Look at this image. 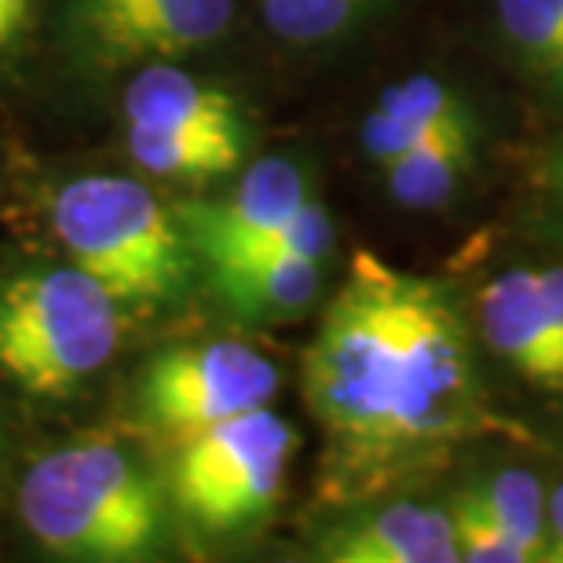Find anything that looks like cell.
Returning a JSON list of instances; mask_svg holds the SVG:
<instances>
[{"instance_id":"obj_5","label":"cell","mask_w":563,"mask_h":563,"mask_svg":"<svg viewBox=\"0 0 563 563\" xmlns=\"http://www.w3.org/2000/svg\"><path fill=\"white\" fill-rule=\"evenodd\" d=\"M297 428L272 407L239 413L176 443L168 490L206 534H234L267 520L297 454Z\"/></svg>"},{"instance_id":"obj_6","label":"cell","mask_w":563,"mask_h":563,"mask_svg":"<svg viewBox=\"0 0 563 563\" xmlns=\"http://www.w3.org/2000/svg\"><path fill=\"white\" fill-rule=\"evenodd\" d=\"M278 385L272 358L234 336L168 344L132 380V413L151 435L184 443L220 421L272 407Z\"/></svg>"},{"instance_id":"obj_11","label":"cell","mask_w":563,"mask_h":563,"mask_svg":"<svg viewBox=\"0 0 563 563\" xmlns=\"http://www.w3.org/2000/svg\"><path fill=\"white\" fill-rule=\"evenodd\" d=\"M129 125L250 132L239 103L217 85H206L173 63H146L125 88Z\"/></svg>"},{"instance_id":"obj_12","label":"cell","mask_w":563,"mask_h":563,"mask_svg":"<svg viewBox=\"0 0 563 563\" xmlns=\"http://www.w3.org/2000/svg\"><path fill=\"white\" fill-rule=\"evenodd\" d=\"M212 292L245 322H282L308 311L322 289V261L314 256H272L250 264L209 267Z\"/></svg>"},{"instance_id":"obj_23","label":"cell","mask_w":563,"mask_h":563,"mask_svg":"<svg viewBox=\"0 0 563 563\" xmlns=\"http://www.w3.org/2000/svg\"><path fill=\"white\" fill-rule=\"evenodd\" d=\"M538 282H542L549 319H553V330H556L560 347H563V267H545V272H538Z\"/></svg>"},{"instance_id":"obj_14","label":"cell","mask_w":563,"mask_h":563,"mask_svg":"<svg viewBox=\"0 0 563 563\" xmlns=\"http://www.w3.org/2000/svg\"><path fill=\"white\" fill-rule=\"evenodd\" d=\"M472 162H476V129H465L413 146L410 154L396 157L380 173H385L388 190L396 195L399 206L439 209L465 179Z\"/></svg>"},{"instance_id":"obj_13","label":"cell","mask_w":563,"mask_h":563,"mask_svg":"<svg viewBox=\"0 0 563 563\" xmlns=\"http://www.w3.org/2000/svg\"><path fill=\"white\" fill-rule=\"evenodd\" d=\"M129 154L146 176L173 184H209L231 176L250 154V132L129 125Z\"/></svg>"},{"instance_id":"obj_16","label":"cell","mask_w":563,"mask_h":563,"mask_svg":"<svg viewBox=\"0 0 563 563\" xmlns=\"http://www.w3.org/2000/svg\"><path fill=\"white\" fill-rule=\"evenodd\" d=\"M498 22L523 63L563 88V0H498Z\"/></svg>"},{"instance_id":"obj_20","label":"cell","mask_w":563,"mask_h":563,"mask_svg":"<svg viewBox=\"0 0 563 563\" xmlns=\"http://www.w3.org/2000/svg\"><path fill=\"white\" fill-rule=\"evenodd\" d=\"M143 4H146V0H66L63 37H66V44H70V52H74V48H81L92 33L103 30L107 22L129 15V11H136Z\"/></svg>"},{"instance_id":"obj_24","label":"cell","mask_w":563,"mask_h":563,"mask_svg":"<svg viewBox=\"0 0 563 563\" xmlns=\"http://www.w3.org/2000/svg\"><path fill=\"white\" fill-rule=\"evenodd\" d=\"M549 179H553L556 195L563 198V154H556V157H553V165H549Z\"/></svg>"},{"instance_id":"obj_9","label":"cell","mask_w":563,"mask_h":563,"mask_svg":"<svg viewBox=\"0 0 563 563\" xmlns=\"http://www.w3.org/2000/svg\"><path fill=\"white\" fill-rule=\"evenodd\" d=\"M479 330L494 355H501L523 380L563 391V347L549 319L538 272L516 267L483 286Z\"/></svg>"},{"instance_id":"obj_22","label":"cell","mask_w":563,"mask_h":563,"mask_svg":"<svg viewBox=\"0 0 563 563\" xmlns=\"http://www.w3.org/2000/svg\"><path fill=\"white\" fill-rule=\"evenodd\" d=\"M33 11V0H0V52L19 41Z\"/></svg>"},{"instance_id":"obj_4","label":"cell","mask_w":563,"mask_h":563,"mask_svg":"<svg viewBox=\"0 0 563 563\" xmlns=\"http://www.w3.org/2000/svg\"><path fill=\"white\" fill-rule=\"evenodd\" d=\"M125 333V308L74 264L0 278V374L33 399L77 396Z\"/></svg>"},{"instance_id":"obj_8","label":"cell","mask_w":563,"mask_h":563,"mask_svg":"<svg viewBox=\"0 0 563 563\" xmlns=\"http://www.w3.org/2000/svg\"><path fill=\"white\" fill-rule=\"evenodd\" d=\"M231 15L234 0H146L143 8L107 22L81 48H74V55L96 70L173 63L223 37Z\"/></svg>"},{"instance_id":"obj_18","label":"cell","mask_w":563,"mask_h":563,"mask_svg":"<svg viewBox=\"0 0 563 563\" xmlns=\"http://www.w3.org/2000/svg\"><path fill=\"white\" fill-rule=\"evenodd\" d=\"M377 107L385 114L399 118V121H410L418 129H465V125H476L472 118V107L461 99L454 88L443 85L439 77H407L399 85H388L380 92Z\"/></svg>"},{"instance_id":"obj_17","label":"cell","mask_w":563,"mask_h":563,"mask_svg":"<svg viewBox=\"0 0 563 563\" xmlns=\"http://www.w3.org/2000/svg\"><path fill=\"white\" fill-rule=\"evenodd\" d=\"M267 30L289 44H319L344 33L380 0H256Z\"/></svg>"},{"instance_id":"obj_25","label":"cell","mask_w":563,"mask_h":563,"mask_svg":"<svg viewBox=\"0 0 563 563\" xmlns=\"http://www.w3.org/2000/svg\"><path fill=\"white\" fill-rule=\"evenodd\" d=\"M0 454H4V424H0Z\"/></svg>"},{"instance_id":"obj_19","label":"cell","mask_w":563,"mask_h":563,"mask_svg":"<svg viewBox=\"0 0 563 563\" xmlns=\"http://www.w3.org/2000/svg\"><path fill=\"white\" fill-rule=\"evenodd\" d=\"M450 523H454L457 560L465 563H527L534 553L523 542H516L509 531H501L490 516H483L465 494H454L450 501Z\"/></svg>"},{"instance_id":"obj_15","label":"cell","mask_w":563,"mask_h":563,"mask_svg":"<svg viewBox=\"0 0 563 563\" xmlns=\"http://www.w3.org/2000/svg\"><path fill=\"white\" fill-rule=\"evenodd\" d=\"M461 494L476 505L483 516H490L501 531H509L516 542H523L534 553V560H542L545 549V494L534 472L523 468H501L490 472L468 487H461Z\"/></svg>"},{"instance_id":"obj_10","label":"cell","mask_w":563,"mask_h":563,"mask_svg":"<svg viewBox=\"0 0 563 563\" xmlns=\"http://www.w3.org/2000/svg\"><path fill=\"white\" fill-rule=\"evenodd\" d=\"M314 556L330 563H457V542L446 509L399 501L330 527Z\"/></svg>"},{"instance_id":"obj_2","label":"cell","mask_w":563,"mask_h":563,"mask_svg":"<svg viewBox=\"0 0 563 563\" xmlns=\"http://www.w3.org/2000/svg\"><path fill=\"white\" fill-rule=\"evenodd\" d=\"M19 520L44 553L81 563H140L165 545V498L121 439L55 446L19 483Z\"/></svg>"},{"instance_id":"obj_7","label":"cell","mask_w":563,"mask_h":563,"mask_svg":"<svg viewBox=\"0 0 563 563\" xmlns=\"http://www.w3.org/2000/svg\"><path fill=\"white\" fill-rule=\"evenodd\" d=\"M311 198V184L297 162H289V157H264V162H256L242 176V184L223 201L176 206V217L184 223L195 256L212 261V256L278 231Z\"/></svg>"},{"instance_id":"obj_26","label":"cell","mask_w":563,"mask_h":563,"mask_svg":"<svg viewBox=\"0 0 563 563\" xmlns=\"http://www.w3.org/2000/svg\"><path fill=\"white\" fill-rule=\"evenodd\" d=\"M560 154H563V146H560Z\"/></svg>"},{"instance_id":"obj_21","label":"cell","mask_w":563,"mask_h":563,"mask_svg":"<svg viewBox=\"0 0 563 563\" xmlns=\"http://www.w3.org/2000/svg\"><path fill=\"white\" fill-rule=\"evenodd\" d=\"M542 560L563 563V483L545 498V549Z\"/></svg>"},{"instance_id":"obj_3","label":"cell","mask_w":563,"mask_h":563,"mask_svg":"<svg viewBox=\"0 0 563 563\" xmlns=\"http://www.w3.org/2000/svg\"><path fill=\"white\" fill-rule=\"evenodd\" d=\"M52 231L66 264L96 278L121 308H162L190 286L195 250L151 187L129 176H81L55 190Z\"/></svg>"},{"instance_id":"obj_1","label":"cell","mask_w":563,"mask_h":563,"mask_svg":"<svg viewBox=\"0 0 563 563\" xmlns=\"http://www.w3.org/2000/svg\"><path fill=\"white\" fill-rule=\"evenodd\" d=\"M300 374L311 418L352 465H391L498 424L450 292L374 253H355Z\"/></svg>"}]
</instances>
